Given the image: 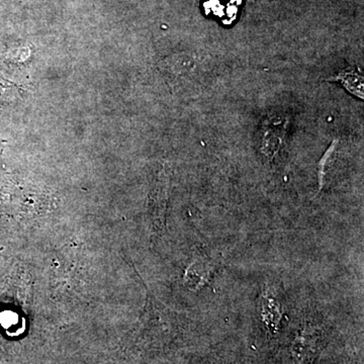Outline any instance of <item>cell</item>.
Listing matches in <instances>:
<instances>
[{
    "instance_id": "cell-2",
    "label": "cell",
    "mask_w": 364,
    "mask_h": 364,
    "mask_svg": "<svg viewBox=\"0 0 364 364\" xmlns=\"http://www.w3.org/2000/svg\"><path fill=\"white\" fill-rule=\"evenodd\" d=\"M260 312L263 323L269 331L279 329L280 321L284 315L282 301L272 289H265L260 299Z\"/></svg>"
},
{
    "instance_id": "cell-4",
    "label": "cell",
    "mask_w": 364,
    "mask_h": 364,
    "mask_svg": "<svg viewBox=\"0 0 364 364\" xmlns=\"http://www.w3.org/2000/svg\"><path fill=\"white\" fill-rule=\"evenodd\" d=\"M213 265L207 259H198L189 265L184 275V282L191 291H198L208 284Z\"/></svg>"
},
{
    "instance_id": "cell-5",
    "label": "cell",
    "mask_w": 364,
    "mask_h": 364,
    "mask_svg": "<svg viewBox=\"0 0 364 364\" xmlns=\"http://www.w3.org/2000/svg\"><path fill=\"white\" fill-rule=\"evenodd\" d=\"M363 80V72L358 67H348L328 79V81H337L341 83L345 90L361 100L364 98Z\"/></svg>"
},
{
    "instance_id": "cell-6",
    "label": "cell",
    "mask_w": 364,
    "mask_h": 364,
    "mask_svg": "<svg viewBox=\"0 0 364 364\" xmlns=\"http://www.w3.org/2000/svg\"><path fill=\"white\" fill-rule=\"evenodd\" d=\"M196 67V62L189 55H176L164 61V70L174 77H184L189 75Z\"/></svg>"
},
{
    "instance_id": "cell-1",
    "label": "cell",
    "mask_w": 364,
    "mask_h": 364,
    "mask_svg": "<svg viewBox=\"0 0 364 364\" xmlns=\"http://www.w3.org/2000/svg\"><path fill=\"white\" fill-rule=\"evenodd\" d=\"M287 119L272 117L265 119L260 131V149L268 160L277 156L284 141L287 131Z\"/></svg>"
},
{
    "instance_id": "cell-3",
    "label": "cell",
    "mask_w": 364,
    "mask_h": 364,
    "mask_svg": "<svg viewBox=\"0 0 364 364\" xmlns=\"http://www.w3.org/2000/svg\"><path fill=\"white\" fill-rule=\"evenodd\" d=\"M318 338L317 330L312 326H305V328L299 331L298 336L294 339L293 348H291L294 358L301 361L310 359L315 352Z\"/></svg>"
}]
</instances>
